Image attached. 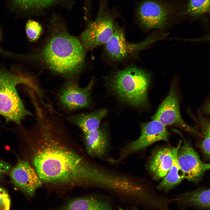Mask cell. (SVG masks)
I'll use <instances>...</instances> for the list:
<instances>
[{"mask_svg":"<svg viewBox=\"0 0 210 210\" xmlns=\"http://www.w3.org/2000/svg\"><path fill=\"white\" fill-rule=\"evenodd\" d=\"M199 122L200 128L201 141L200 147L204 156L207 159L210 158V122L208 119L199 114Z\"/></svg>","mask_w":210,"mask_h":210,"instance_id":"d6986e66","label":"cell"},{"mask_svg":"<svg viewBox=\"0 0 210 210\" xmlns=\"http://www.w3.org/2000/svg\"><path fill=\"white\" fill-rule=\"evenodd\" d=\"M15 5L24 9L41 10L51 6L58 0H13Z\"/></svg>","mask_w":210,"mask_h":210,"instance_id":"ffe728a7","label":"cell"},{"mask_svg":"<svg viewBox=\"0 0 210 210\" xmlns=\"http://www.w3.org/2000/svg\"><path fill=\"white\" fill-rule=\"evenodd\" d=\"M107 113V110L103 108L90 113L71 115L66 120L78 127L84 133L99 128L100 122Z\"/></svg>","mask_w":210,"mask_h":210,"instance_id":"9a60e30c","label":"cell"},{"mask_svg":"<svg viewBox=\"0 0 210 210\" xmlns=\"http://www.w3.org/2000/svg\"><path fill=\"white\" fill-rule=\"evenodd\" d=\"M86 149L91 157L105 160L111 163L109 156L111 142L107 131L100 128L83 133Z\"/></svg>","mask_w":210,"mask_h":210,"instance_id":"8fae6325","label":"cell"},{"mask_svg":"<svg viewBox=\"0 0 210 210\" xmlns=\"http://www.w3.org/2000/svg\"><path fill=\"white\" fill-rule=\"evenodd\" d=\"M151 76L146 71L130 66L116 71L110 79V86L121 100L136 107L147 105V92Z\"/></svg>","mask_w":210,"mask_h":210,"instance_id":"3957f363","label":"cell"},{"mask_svg":"<svg viewBox=\"0 0 210 210\" xmlns=\"http://www.w3.org/2000/svg\"><path fill=\"white\" fill-rule=\"evenodd\" d=\"M182 142V141L180 140L177 146L172 148V164L167 174L158 186L157 189L159 190L168 192L180 183L184 178L177 159L178 152Z\"/></svg>","mask_w":210,"mask_h":210,"instance_id":"ac0fdd59","label":"cell"},{"mask_svg":"<svg viewBox=\"0 0 210 210\" xmlns=\"http://www.w3.org/2000/svg\"><path fill=\"white\" fill-rule=\"evenodd\" d=\"M10 200L7 192L0 188V210H10Z\"/></svg>","mask_w":210,"mask_h":210,"instance_id":"603a6c76","label":"cell"},{"mask_svg":"<svg viewBox=\"0 0 210 210\" xmlns=\"http://www.w3.org/2000/svg\"><path fill=\"white\" fill-rule=\"evenodd\" d=\"M10 168L9 165L7 163L0 161V179L3 174L8 171Z\"/></svg>","mask_w":210,"mask_h":210,"instance_id":"cb8c5ba5","label":"cell"},{"mask_svg":"<svg viewBox=\"0 0 210 210\" xmlns=\"http://www.w3.org/2000/svg\"><path fill=\"white\" fill-rule=\"evenodd\" d=\"M210 10V0H190L188 4L187 13L194 16L207 13Z\"/></svg>","mask_w":210,"mask_h":210,"instance_id":"44dd1931","label":"cell"},{"mask_svg":"<svg viewBox=\"0 0 210 210\" xmlns=\"http://www.w3.org/2000/svg\"><path fill=\"white\" fill-rule=\"evenodd\" d=\"M178 92L175 84H172L169 93L159 106L152 120L159 121L165 126L174 125L184 130L200 136L197 127L189 125L181 116L179 107Z\"/></svg>","mask_w":210,"mask_h":210,"instance_id":"52a82bcc","label":"cell"},{"mask_svg":"<svg viewBox=\"0 0 210 210\" xmlns=\"http://www.w3.org/2000/svg\"><path fill=\"white\" fill-rule=\"evenodd\" d=\"M125 35L123 29L116 26L113 34L105 45V52L110 59L114 61L123 60L167 36L166 33H158L150 36L142 42L131 43L126 41Z\"/></svg>","mask_w":210,"mask_h":210,"instance_id":"8992f818","label":"cell"},{"mask_svg":"<svg viewBox=\"0 0 210 210\" xmlns=\"http://www.w3.org/2000/svg\"><path fill=\"white\" fill-rule=\"evenodd\" d=\"M20 84L28 85L36 92L40 90L31 78L13 74L0 68V115L6 121L19 125L26 116L32 115L25 108L17 92L16 86Z\"/></svg>","mask_w":210,"mask_h":210,"instance_id":"277c9868","label":"cell"},{"mask_svg":"<svg viewBox=\"0 0 210 210\" xmlns=\"http://www.w3.org/2000/svg\"><path fill=\"white\" fill-rule=\"evenodd\" d=\"M55 210H112L107 201L94 197L73 199Z\"/></svg>","mask_w":210,"mask_h":210,"instance_id":"2e32d148","label":"cell"},{"mask_svg":"<svg viewBox=\"0 0 210 210\" xmlns=\"http://www.w3.org/2000/svg\"><path fill=\"white\" fill-rule=\"evenodd\" d=\"M141 134L136 139L127 143L119 149V156L113 164H118L132 154L159 141H167L170 135L166 126L159 121L152 120L141 125Z\"/></svg>","mask_w":210,"mask_h":210,"instance_id":"5b68a950","label":"cell"},{"mask_svg":"<svg viewBox=\"0 0 210 210\" xmlns=\"http://www.w3.org/2000/svg\"><path fill=\"white\" fill-rule=\"evenodd\" d=\"M94 84L92 79L86 87L81 88L75 77L68 79L58 92L57 101L59 105L69 111L88 108L91 103Z\"/></svg>","mask_w":210,"mask_h":210,"instance_id":"ba28073f","label":"cell"},{"mask_svg":"<svg viewBox=\"0 0 210 210\" xmlns=\"http://www.w3.org/2000/svg\"><path fill=\"white\" fill-rule=\"evenodd\" d=\"M118 210H138V209L135 207H133L131 209H125L123 208H122L120 207H118Z\"/></svg>","mask_w":210,"mask_h":210,"instance_id":"d4e9b609","label":"cell"},{"mask_svg":"<svg viewBox=\"0 0 210 210\" xmlns=\"http://www.w3.org/2000/svg\"><path fill=\"white\" fill-rule=\"evenodd\" d=\"M36 124L41 143L32 161L43 183L91 187L96 164L66 143L70 136L62 115L44 111Z\"/></svg>","mask_w":210,"mask_h":210,"instance_id":"6da1fadb","label":"cell"},{"mask_svg":"<svg viewBox=\"0 0 210 210\" xmlns=\"http://www.w3.org/2000/svg\"><path fill=\"white\" fill-rule=\"evenodd\" d=\"M41 25L38 22L30 20L27 22L26 26V31L27 36L31 41L37 40L42 32Z\"/></svg>","mask_w":210,"mask_h":210,"instance_id":"7402d4cb","label":"cell"},{"mask_svg":"<svg viewBox=\"0 0 210 210\" xmlns=\"http://www.w3.org/2000/svg\"><path fill=\"white\" fill-rule=\"evenodd\" d=\"M172 130L178 134L183 139V144L178 150L177 159L184 178L195 183L200 180L204 173L210 169V164L202 161L190 143L176 129Z\"/></svg>","mask_w":210,"mask_h":210,"instance_id":"30bf717a","label":"cell"},{"mask_svg":"<svg viewBox=\"0 0 210 210\" xmlns=\"http://www.w3.org/2000/svg\"><path fill=\"white\" fill-rule=\"evenodd\" d=\"M52 21L50 34L39 50L19 57L40 62L68 79L74 78L83 66L85 50L80 41L71 35L62 24L56 18Z\"/></svg>","mask_w":210,"mask_h":210,"instance_id":"7a4b0ae2","label":"cell"},{"mask_svg":"<svg viewBox=\"0 0 210 210\" xmlns=\"http://www.w3.org/2000/svg\"><path fill=\"white\" fill-rule=\"evenodd\" d=\"M138 13L140 22L147 29H162L168 22L167 10L155 1H148L143 3L139 8Z\"/></svg>","mask_w":210,"mask_h":210,"instance_id":"4fadbf2b","label":"cell"},{"mask_svg":"<svg viewBox=\"0 0 210 210\" xmlns=\"http://www.w3.org/2000/svg\"><path fill=\"white\" fill-rule=\"evenodd\" d=\"M210 189L202 188L180 194L176 199L179 204L202 209L210 208Z\"/></svg>","mask_w":210,"mask_h":210,"instance_id":"e0dca14e","label":"cell"},{"mask_svg":"<svg viewBox=\"0 0 210 210\" xmlns=\"http://www.w3.org/2000/svg\"><path fill=\"white\" fill-rule=\"evenodd\" d=\"M10 174L14 184L31 196L43 185L35 169L26 161H19Z\"/></svg>","mask_w":210,"mask_h":210,"instance_id":"7c38bea8","label":"cell"},{"mask_svg":"<svg viewBox=\"0 0 210 210\" xmlns=\"http://www.w3.org/2000/svg\"><path fill=\"white\" fill-rule=\"evenodd\" d=\"M172 148L163 147L154 152L148 163L149 172L155 178H164L167 174L173 163Z\"/></svg>","mask_w":210,"mask_h":210,"instance_id":"5bb4252c","label":"cell"},{"mask_svg":"<svg viewBox=\"0 0 210 210\" xmlns=\"http://www.w3.org/2000/svg\"><path fill=\"white\" fill-rule=\"evenodd\" d=\"M2 33H1V31L0 29V41L2 39Z\"/></svg>","mask_w":210,"mask_h":210,"instance_id":"484cf974","label":"cell"},{"mask_svg":"<svg viewBox=\"0 0 210 210\" xmlns=\"http://www.w3.org/2000/svg\"><path fill=\"white\" fill-rule=\"evenodd\" d=\"M116 26L111 16L100 11L80 36V41L85 50H90L105 45L113 34Z\"/></svg>","mask_w":210,"mask_h":210,"instance_id":"9c48e42d","label":"cell"}]
</instances>
